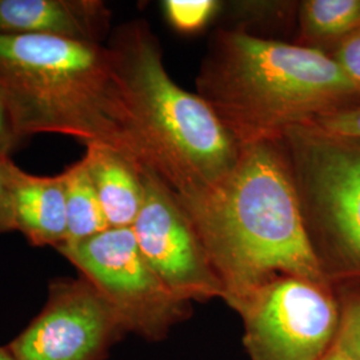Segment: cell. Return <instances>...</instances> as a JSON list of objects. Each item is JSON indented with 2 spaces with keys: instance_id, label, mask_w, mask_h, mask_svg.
I'll return each mask as SVG.
<instances>
[{
  "instance_id": "cell-1",
  "label": "cell",
  "mask_w": 360,
  "mask_h": 360,
  "mask_svg": "<svg viewBox=\"0 0 360 360\" xmlns=\"http://www.w3.org/2000/svg\"><path fill=\"white\" fill-rule=\"evenodd\" d=\"M186 212L235 311L283 275L333 287L311 243L282 142L243 147L229 179Z\"/></svg>"
},
{
  "instance_id": "cell-2",
  "label": "cell",
  "mask_w": 360,
  "mask_h": 360,
  "mask_svg": "<svg viewBox=\"0 0 360 360\" xmlns=\"http://www.w3.org/2000/svg\"><path fill=\"white\" fill-rule=\"evenodd\" d=\"M108 49L138 163L150 168L190 211L229 179L243 147L198 94L168 75L147 22L116 28Z\"/></svg>"
},
{
  "instance_id": "cell-3",
  "label": "cell",
  "mask_w": 360,
  "mask_h": 360,
  "mask_svg": "<svg viewBox=\"0 0 360 360\" xmlns=\"http://www.w3.org/2000/svg\"><path fill=\"white\" fill-rule=\"evenodd\" d=\"M198 90L242 147L281 142L360 98L331 53L242 30L217 35Z\"/></svg>"
},
{
  "instance_id": "cell-4",
  "label": "cell",
  "mask_w": 360,
  "mask_h": 360,
  "mask_svg": "<svg viewBox=\"0 0 360 360\" xmlns=\"http://www.w3.org/2000/svg\"><path fill=\"white\" fill-rule=\"evenodd\" d=\"M0 84L23 139L65 135L111 147L138 163L108 46L0 35Z\"/></svg>"
},
{
  "instance_id": "cell-5",
  "label": "cell",
  "mask_w": 360,
  "mask_h": 360,
  "mask_svg": "<svg viewBox=\"0 0 360 360\" xmlns=\"http://www.w3.org/2000/svg\"><path fill=\"white\" fill-rule=\"evenodd\" d=\"M311 243L333 287L360 284V141L311 126L281 141Z\"/></svg>"
},
{
  "instance_id": "cell-6",
  "label": "cell",
  "mask_w": 360,
  "mask_h": 360,
  "mask_svg": "<svg viewBox=\"0 0 360 360\" xmlns=\"http://www.w3.org/2000/svg\"><path fill=\"white\" fill-rule=\"evenodd\" d=\"M115 309L127 333L160 340L190 312L151 269L131 227L107 229L56 250Z\"/></svg>"
},
{
  "instance_id": "cell-7",
  "label": "cell",
  "mask_w": 360,
  "mask_h": 360,
  "mask_svg": "<svg viewBox=\"0 0 360 360\" xmlns=\"http://www.w3.org/2000/svg\"><path fill=\"white\" fill-rule=\"evenodd\" d=\"M238 312L251 360H321L340 324L334 287L290 275L262 285Z\"/></svg>"
},
{
  "instance_id": "cell-8",
  "label": "cell",
  "mask_w": 360,
  "mask_h": 360,
  "mask_svg": "<svg viewBox=\"0 0 360 360\" xmlns=\"http://www.w3.org/2000/svg\"><path fill=\"white\" fill-rule=\"evenodd\" d=\"M143 203L132 232L143 257L168 290L190 303L224 299V288L191 219L150 168L141 169Z\"/></svg>"
},
{
  "instance_id": "cell-9",
  "label": "cell",
  "mask_w": 360,
  "mask_h": 360,
  "mask_svg": "<svg viewBox=\"0 0 360 360\" xmlns=\"http://www.w3.org/2000/svg\"><path fill=\"white\" fill-rule=\"evenodd\" d=\"M127 333L124 324L92 284L59 278L38 316L8 348L19 360H104Z\"/></svg>"
},
{
  "instance_id": "cell-10",
  "label": "cell",
  "mask_w": 360,
  "mask_h": 360,
  "mask_svg": "<svg viewBox=\"0 0 360 360\" xmlns=\"http://www.w3.org/2000/svg\"><path fill=\"white\" fill-rule=\"evenodd\" d=\"M111 13L99 0H0V35H37L103 44Z\"/></svg>"
},
{
  "instance_id": "cell-11",
  "label": "cell",
  "mask_w": 360,
  "mask_h": 360,
  "mask_svg": "<svg viewBox=\"0 0 360 360\" xmlns=\"http://www.w3.org/2000/svg\"><path fill=\"white\" fill-rule=\"evenodd\" d=\"M15 231L25 235L37 247L55 250L67 240V206L65 174L38 176L22 168L13 193Z\"/></svg>"
},
{
  "instance_id": "cell-12",
  "label": "cell",
  "mask_w": 360,
  "mask_h": 360,
  "mask_svg": "<svg viewBox=\"0 0 360 360\" xmlns=\"http://www.w3.org/2000/svg\"><path fill=\"white\" fill-rule=\"evenodd\" d=\"M110 229L132 227L143 203L142 166L103 144L83 155Z\"/></svg>"
},
{
  "instance_id": "cell-13",
  "label": "cell",
  "mask_w": 360,
  "mask_h": 360,
  "mask_svg": "<svg viewBox=\"0 0 360 360\" xmlns=\"http://www.w3.org/2000/svg\"><path fill=\"white\" fill-rule=\"evenodd\" d=\"M302 46L322 50L360 31V0H306L299 7Z\"/></svg>"
},
{
  "instance_id": "cell-14",
  "label": "cell",
  "mask_w": 360,
  "mask_h": 360,
  "mask_svg": "<svg viewBox=\"0 0 360 360\" xmlns=\"http://www.w3.org/2000/svg\"><path fill=\"white\" fill-rule=\"evenodd\" d=\"M63 174L67 206V240L65 245L90 239L110 229L83 156L65 168Z\"/></svg>"
},
{
  "instance_id": "cell-15",
  "label": "cell",
  "mask_w": 360,
  "mask_h": 360,
  "mask_svg": "<svg viewBox=\"0 0 360 360\" xmlns=\"http://www.w3.org/2000/svg\"><path fill=\"white\" fill-rule=\"evenodd\" d=\"M340 304V324L335 345L360 360V284L334 288Z\"/></svg>"
},
{
  "instance_id": "cell-16",
  "label": "cell",
  "mask_w": 360,
  "mask_h": 360,
  "mask_svg": "<svg viewBox=\"0 0 360 360\" xmlns=\"http://www.w3.org/2000/svg\"><path fill=\"white\" fill-rule=\"evenodd\" d=\"M220 3L215 0H166L163 10L168 23L181 34L200 31L217 15Z\"/></svg>"
},
{
  "instance_id": "cell-17",
  "label": "cell",
  "mask_w": 360,
  "mask_h": 360,
  "mask_svg": "<svg viewBox=\"0 0 360 360\" xmlns=\"http://www.w3.org/2000/svg\"><path fill=\"white\" fill-rule=\"evenodd\" d=\"M309 126L333 136L360 141V102L319 116Z\"/></svg>"
},
{
  "instance_id": "cell-18",
  "label": "cell",
  "mask_w": 360,
  "mask_h": 360,
  "mask_svg": "<svg viewBox=\"0 0 360 360\" xmlns=\"http://www.w3.org/2000/svg\"><path fill=\"white\" fill-rule=\"evenodd\" d=\"M19 169L11 153L0 148V233L15 231L13 193Z\"/></svg>"
},
{
  "instance_id": "cell-19",
  "label": "cell",
  "mask_w": 360,
  "mask_h": 360,
  "mask_svg": "<svg viewBox=\"0 0 360 360\" xmlns=\"http://www.w3.org/2000/svg\"><path fill=\"white\" fill-rule=\"evenodd\" d=\"M331 56L349 82L360 91V31L339 41Z\"/></svg>"
},
{
  "instance_id": "cell-20",
  "label": "cell",
  "mask_w": 360,
  "mask_h": 360,
  "mask_svg": "<svg viewBox=\"0 0 360 360\" xmlns=\"http://www.w3.org/2000/svg\"><path fill=\"white\" fill-rule=\"evenodd\" d=\"M23 141L16 127L8 96L0 84V148L13 154Z\"/></svg>"
},
{
  "instance_id": "cell-21",
  "label": "cell",
  "mask_w": 360,
  "mask_h": 360,
  "mask_svg": "<svg viewBox=\"0 0 360 360\" xmlns=\"http://www.w3.org/2000/svg\"><path fill=\"white\" fill-rule=\"evenodd\" d=\"M321 360H356L352 358L351 355H348L346 351H343L339 346H334L327 351V354L323 356Z\"/></svg>"
},
{
  "instance_id": "cell-22",
  "label": "cell",
  "mask_w": 360,
  "mask_h": 360,
  "mask_svg": "<svg viewBox=\"0 0 360 360\" xmlns=\"http://www.w3.org/2000/svg\"><path fill=\"white\" fill-rule=\"evenodd\" d=\"M0 360H19L13 354V351L7 347H0Z\"/></svg>"
}]
</instances>
